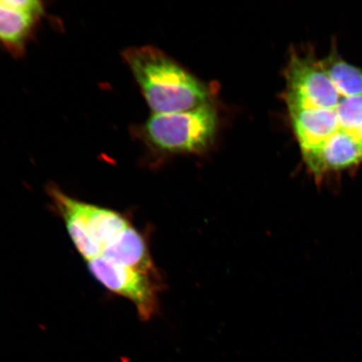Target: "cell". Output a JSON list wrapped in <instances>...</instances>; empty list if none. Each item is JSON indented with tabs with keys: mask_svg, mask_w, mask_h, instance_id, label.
<instances>
[{
	"mask_svg": "<svg viewBox=\"0 0 362 362\" xmlns=\"http://www.w3.org/2000/svg\"><path fill=\"white\" fill-rule=\"evenodd\" d=\"M87 262L90 273L104 288L133 303L140 319L149 320L156 315L160 291L158 274L117 264L101 257Z\"/></svg>",
	"mask_w": 362,
	"mask_h": 362,
	"instance_id": "cell-5",
	"label": "cell"
},
{
	"mask_svg": "<svg viewBox=\"0 0 362 362\" xmlns=\"http://www.w3.org/2000/svg\"><path fill=\"white\" fill-rule=\"evenodd\" d=\"M45 13L39 0H0V45L13 57L25 53Z\"/></svg>",
	"mask_w": 362,
	"mask_h": 362,
	"instance_id": "cell-6",
	"label": "cell"
},
{
	"mask_svg": "<svg viewBox=\"0 0 362 362\" xmlns=\"http://www.w3.org/2000/svg\"><path fill=\"white\" fill-rule=\"evenodd\" d=\"M153 115L194 110L210 103V92L193 75L155 47L122 54Z\"/></svg>",
	"mask_w": 362,
	"mask_h": 362,
	"instance_id": "cell-2",
	"label": "cell"
},
{
	"mask_svg": "<svg viewBox=\"0 0 362 362\" xmlns=\"http://www.w3.org/2000/svg\"><path fill=\"white\" fill-rule=\"evenodd\" d=\"M217 115L211 104L192 110L153 115L141 129L146 143L170 153H200L214 141Z\"/></svg>",
	"mask_w": 362,
	"mask_h": 362,
	"instance_id": "cell-4",
	"label": "cell"
},
{
	"mask_svg": "<svg viewBox=\"0 0 362 362\" xmlns=\"http://www.w3.org/2000/svg\"><path fill=\"white\" fill-rule=\"evenodd\" d=\"M286 102L303 161L315 182L362 165V68L333 45L327 55L294 52L288 63Z\"/></svg>",
	"mask_w": 362,
	"mask_h": 362,
	"instance_id": "cell-1",
	"label": "cell"
},
{
	"mask_svg": "<svg viewBox=\"0 0 362 362\" xmlns=\"http://www.w3.org/2000/svg\"><path fill=\"white\" fill-rule=\"evenodd\" d=\"M98 257L144 273L158 274L147 240L133 225L117 235Z\"/></svg>",
	"mask_w": 362,
	"mask_h": 362,
	"instance_id": "cell-7",
	"label": "cell"
},
{
	"mask_svg": "<svg viewBox=\"0 0 362 362\" xmlns=\"http://www.w3.org/2000/svg\"><path fill=\"white\" fill-rule=\"evenodd\" d=\"M47 193L60 214L74 246L86 262L101 255L117 235L132 225L126 216L115 210L76 200L56 185Z\"/></svg>",
	"mask_w": 362,
	"mask_h": 362,
	"instance_id": "cell-3",
	"label": "cell"
}]
</instances>
